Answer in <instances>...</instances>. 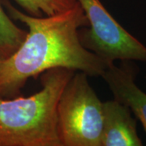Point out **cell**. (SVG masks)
<instances>
[{
    "instance_id": "cell-1",
    "label": "cell",
    "mask_w": 146,
    "mask_h": 146,
    "mask_svg": "<svg viewBox=\"0 0 146 146\" xmlns=\"http://www.w3.org/2000/svg\"><path fill=\"white\" fill-rule=\"evenodd\" d=\"M11 17L25 24L29 31L10 56L0 58V97L12 98L30 78L50 69L64 68L89 76H102L108 62L84 46L79 29L89 21L79 2L61 13L33 16L16 9L5 0Z\"/></svg>"
},
{
    "instance_id": "cell-2",
    "label": "cell",
    "mask_w": 146,
    "mask_h": 146,
    "mask_svg": "<svg viewBox=\"0 0 146 146\" xmlns=\"http://www.w3.org/2000/svg\"><path fill=\"white\" fill-rule=\"evenodd\" d=\"M75 71L64 68L42 73V87L29 97H0V146H62L57 106Z\"/></svg>"
},
{
    "instance_id": "cell-3",
    "label": "cell",
    "mask_w": 146,
    "mask_h": 146,
    "mask_svg": "<svg viewBox=\"0 0 146 146\" xmlns=\"http://www.w3.org/2000/svg\"><path fill=\"white\" fill-rule=\"evenodd\" d=\"M88 76L76 72L58 100L57 128L62 146H101L103 102Z\"/></svg>"
},
{
    "instance_id": "cell-4",
    "label": "cell",
    "mask_w": 146,
    "mask_h": 146,
    "mask_svg": "<svg viewBox=\"0 0 146 146\" xmlns=\"http://www.w3.org/2000/svg\"><path fill=\"white\" fill-rule=\"evenodd\" d=\"M89 21L80 33L83 46L106 60L146 62V46L130 34L109 13L100 0H77Z\"/></svg>"
},
{
    "instance_id": "cell-5",
    "label": "cell",
    "mask_w": 146,
    "mask_h": 146,
    "mask_svg": "<svg viewBox=\"0 0 146 146\" xmlns=\"http://www.w3.org/2000/svg\"><path fill=\"white\" fill-rule=\"evenodd\" d=\"M133 62L123 60L119 65L109 63L102 77L110 89L114 99L131 110L141 121L146 133V93L136 84L139 69Z\"/></svg>"
},
{
    "instance_id": "cell-6",
    "label": "cell",
    "mask_w": 146,
    "mask_h": 146,
    "mask_svg": "<svg viewBox=\"0 0 146 146\" xmlns=\"http://www.w3.org/2000/svg\"><path fill=\"white\" fill-rule=\"evenodd\" d=\"M136 119L131 110L116 100L103 102L101 146H141Z\"/></svg>"
},
{
    "instance_id": "cell-7",
    "label": "cell",
    "mask_w": 146,
    "mask_h": 146,
    "mask_svg": "<svg viewBox=\"0 0 146 146\" xmlns=\"http://www.w3.org/2000/svg\"><path fill=\"white\" fill-rule=\"evenodd\" d=\"M27 32L11 21L3 11L0 3V58L10 56L25 40Z\"/></svg>"
},
{
    "instance_id": "cell-8",
    "label": "cell",
    "mask_w": 146,
    "mask_h": 146,
    "mask_svg": "<svg viewBox=\"0 0 146 146\" xmlns=\"http://www.w3.org/2000/svg\"><path fill=\"white\" fill-rule=\"evenodd\" d=\"M29 15L47 16L61 13L76 5L77 0H15Z\"/></svg>"
}]
</instances>
